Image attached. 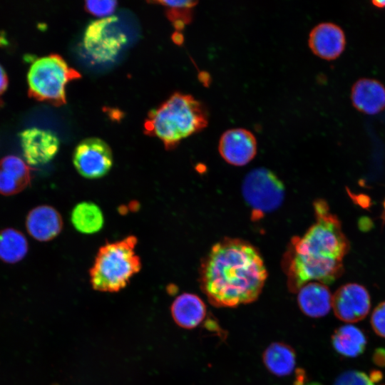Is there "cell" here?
I'll return each instance as SVG.
<instances>
[{"label": "cell", "instance_id": "1", "mask_svg": "<svg viewBox=\"0 0 385 385\" xmlns=\"http://www.w3.org/2000/svg\"><path fill=\"white\" fill-rule=\"evenodd\" d=\"M267 277L264 260L250 243L227 238L215 243L201 264L200 284L217 307H235L255 301Z\"/></svg>", "mask_w": 385, "mask_h": 385}, {"label": "cell", "instance_id": "2", "mask_svg": "<svg viewBox=\"0 0 385 385\" xmlns=\"http://www.w3.org/2000/svg\"><path fill=\"white\" fill-rule=\"evenodd\" d=\"M315 222L301 237L292 240L284 257V269L290 291H297L316 280L333 283L343 273L342 259L349 242L341 223L323 200L314 202Z\"/></svg>", "mask_w": 385, "mask_h": 385}, {"label": "cell", "instance_id": "3", "mask_svg": "<svg viewBox=\"0 0 385 385\" xmlns=\"http://www.w3.org/2000/svg\"><path fill=\"white\" fill-rule=\"evenodd\" d=\"M207 123L203 105L191 95L176 92L149 112L144 128L145 134L157 137L165 148L171 149Z\"/></svg>", "mask_w": 385, "mask_h": 385}, {"label": "cell", "instance_id": "4", "mask_svg": "<svg viewBox=\"0 0 385 385\" xmlns=\"http://www.w3.org/2000/svg\"><path fill=\"white\" fill-rule=\"evenodd\" d=\"M138 239L134 235L102 245L89 271L93 289L117 292L125 288L131 278L140 272L142 264L135 247Z\"/></svg>", "mask_w": 385, "mask_h": 385}, {"label": "cell", "instance_id": "5", "mask_svg": "<svg viewBox=\"0 0 385 385\" xmlns=\"http://www.w3.org/2000/svg\"><path fill=\"white\" fill-rule=\"evenodd\" d=\"M81 73L70 67L59 55L51 54L37 58L30 66L27 83L30 96L55 106L66 103L65 87Z\"/></svg>", "mask_w": 385, "mask_h": 385}, {"label": "cell", "instance_id": "6", "mask_svg": "<svg viewBox=\"0 0 385 385\" xmlns=\"http://www.w3.org/2000/svg\"><path fill=\"white\" fill-rule=\"evenodd\" d=\"M242 193L254 213L263 215L275 210L282 205L285 188L282 181L272 171L257 168L245 177Z\"/></svg>", "mask_w": 385, "mask_h": 385}, {"label": "cell", "instance_id": "7", "mask_svg": "<svg viewBox=\"0 0 385 385\" xmlns=\"http://www.w3.org/2000/svg\"><path fill=\"white\" fill-rule=\"evenodd\" d=\"M127 41L118 18L111 16L88 24L84 33L83 45L93 61L106 63L114 61Z\"/></svg>", "mask_w": 385, "mask_h": 385}, {"label": "cell", "instance_id": "8", "mask_svg": "<svg viewBox=\"0 0 385 385\" xmlns=\"http://www.w3.org/2000/svg\"><path fill=\"white\" fill-rule=\"evenodd\" d=\"M73 163L81 176L88 179L100 178L112 168V151L104 140L98 138H86L76 147Z\"/></svg>", "mask_w": 385, "mask_h": 385}, {"label": "cell", "instance_id": "9", "mask_svg": "<svg viewBox=\"0 0 385 385\" xmlns=\"http://www.w3.org/2000/svg\"><path fill=\"white\" fill-rule=\"evenodd\" d=\"M335 316L345 322L354 323L364 319L371 308V299L367 289L356 283L340 287L332 297Z\"/></svg>", "mask_w": 385, "mask_h": 385}, {"label": "cell", "instance_id": "10", "mask_svg": "<svg viewBox=\"0 0 385 385\" xmlns=\"http://www.w3.org/2000/svg\"><path fill=\"white\" fill-rule=\"evenodd\" d=\"M19 138L24 160L29 165L50 162L59 149L58 136L49 130L29 128L19 133Z\"/></svg>", "mask_w": 385, "mask_h": 385}, {"label": "cell", "instance_id": "11", "mask_svg": "<svg viewBox=\"0 0 385 385\" xmlns=\"http://www.w3.org/2000/svg\"><path fill=\"white\" fill-rule=\"evenodd\" d=\"M257 148V140L253 133L241 128L224 132L218 145L221 157L235 166L249 163L256 155Z\"/></svg>", "mask_w": 385, "mask_h": 385}, {"label": "cell", "instance_id": "12", "mask_svg": "<svg viewBox=\"0 0 385 385\" xmlns=\"http://www.w3.org/2000/svg\"><path fill=\"white\" fill-rule=\"evenodd\" d=\"M308 44L312 53L318 57L334 60L344 50L346 38L338 25L324 22L312 29L309 35Z\"/></svg>", "mask_w": 385, "mask_h": 385}, {"label": "cell", "instance_id": "13", "mask_svg": "<svg viewBox=\"0 0 385 385\" xmlns=\"http://www.w3.org/2000/svg\"><path fill=\"white\" fill-rule=\"evenodd\" d=\"M26 226L35 240L46 242L55 238L61 231L63 220L60 213L49 205H40L28 214Z\"/></svg>", "mask_w": 385, "mask_h": 385}, {"label": "cell", "instance_id": "14", "mask_svg": "<svg viewBox=\"0 0 385 385\" xmlns=\"http://www.w3.org/2000/svg\"><path fill=\"white\" fill-rule=\"evenodd\" d=\"M351 100L354 107L363 113H379L385 108V87L376 79H359L351 88Z\"/></svg>", "mask_w": 385, "mask_h": 385}, {"label": "cell", "instance_id": "15", "mask_svg": "<svg viewBox=\"0 0 385 385\" xmlns=\"http://www.w3.org/2000/svg\"><path fill=\"white\" fill-rule=\"evenodd\" d=\"M31 180V168L16 155L0 160V193L11 195L26 188Z\"/></svg>", "mask_w": 385, "mask_h": 385}, {"label": "cell", "instance_id": "16", "mask_svg": "<svg viewBox=\"0 0 385 385\" xmlns=\"http://www.w3.org/2000/svg\"><path fill=\"white\" fill-rule=\"evenodd\" d=\"M297 303L301 311L312 318L322 317L332 307L329 289L320 282H309L297 291Z\"/></svg>", "mask_w": 385, "mask_h": 385}, {"label": "cell", "instance_id": "17", "mask_svg": "<svg viewBox=\"0 0 385 385\" xmlns=\"http://www.w3.org/2000/svg\"><path fill=\"white\" fill-rule=\"evenodd\" d=\"M170 311L175 322L188 329L200 324L207 314L205 304L197 295L192 293H183L177 297Z\"/></svg>", "mask_w": 385, "mask_h": 385}, {"label": "cell", "instance_id": "18", "mask_svg": "<svg viewBox=\"0 0 385 385\" xmlns=\"http://www.w3.org/2000/svg\"><path fill=\"white\" fill-rule=\"evenodd\" d=\"M265 367L277 376L289 375L296 364V353L293 348L283 342L270 344L262 354Z\"/></svg>", "mask_w": 385, "mask_h": 385}, {"label": "cell", "instance_id": "19", "mask_svg": "<svg viewBox=\"0 0 385 385\" xmlns=\"http://www.w3.org/2000/svg\"><path fill=\"white\" fill-rule=\"evenodd\" d=\"M367 343L364 332L358 327L347 324L337 329L332 336L334 350L346 357H356L361 354Z\"/></svg>", "mask_w": 385, "mask_h": 385}, {"label": "cell", "instance_id": "20", "mask_svg": "<svg viewBox=\"0 0 385 385\" xmlns=\"http://www.w3.org/2000/svg\"><path fill=\"white\" fill-rule=\"evenodd\" d=\"M71 221L74 228L83 234H94L100 231L104 224V216L101 208L94 202L83 201L73 208Z\"/></svg>", "mask_w": 385, "mask_h": 385}, {"label": "cell", "instance_id": "21", "mask_svg": "<svg viewBox=\"0 0 385 385\" xmlns=\"http://www.w3.org/2000/svg\"><path fill=\"white\" fill-rule=\"evenodd\" d=\"M28 252V242L20 231L6 228L0 231V259L7 263L21 260Z\"/></svg>", "mask_w": 385, "mask_h": 385}, {"label": "cell", "instance_id": "22", "mask_svg": "<svg viewBox=\"0 0 385 385\" xmlns=\"http://www.w3.org/2000/svg\"><path fill=\"white\" fill-rule=\"evenodd\" d=\"M166 7L167 16L177 29H182L191 21L192 9L197 4L195 1H158Z\"/></svg>", "mask_w": 385, "mask_h": 385}, {"label": "cell", "instance_id": "23", "mask_svg": "<svg viewBox=\"0 0 385 385\" xmlns=\"http://www.w3.org/2000/svg\"><path fill=\"white\" fill-rule=\"evenodd\" d=\"M117 4L116 1H86L85 9L90 14L102 19L112 16Z\"/></svg>", "mask_w": 385, "mask_h": 385}, {"label": "cell", "instance_id": "24", "mask_svg": "<svg viewBox=\"0 0 385 385\" xmlns=\"http://www.w3.org/2000/svg\"><path fill=\"white\" fill-rule=\"evenodd\" d=\"M334 385H374V384L362 371H347L337 377Z\"/></svg>", "mask_w": 385, "mask_h": 385}, {"label": "cell", "instance_id": "25", "mask_svg": "<svg viewBox=\"0 0 385 385\" xmlns=\"http://www.w3.org/2000/svg\"><path fill=\"white\" fill-rule=\"evenodd\" d=\"M371 324L377 335L385 338V301L374 309L371 316Z\"/></svg>", "mask_w": 385, "mask_h": 385}, {"label": "cell", "instance_id": "26", "mask_svg": "<svg viewBox=\"0 0 385 385\" xmlns=\"http://www.w3.org/2000/svg\"><path fill=\"white\" fill-rule=\"evenodd\" d=\"M372 359L376 365L380 367H385V349L377 348L375 349Z\"/></svg>", "mask_w": 385, "mask_h": 385}, {"label": "cell", "instance_id": "27", "mask_svg": "<svg viewBox=\"0 0 385 385\" xmlns=\"http://www.w3.org/2000/svg\"><path fill=\"white\" fill-rule=\"evenodd\" d=\"M8 86V78L4 68L0 65V95H1Z\"/></svg>", "mask_w": 385, "mask_h": 385}, {"label": "cell", "instance_id": "28", "mask_svg": "<svg viewBox=\"0 0 385 385\" xmlns=\"http://www.w3.org/2000/svg\"><path fill=\"white\" fill-rule=\"evenodd\" d=\"M369 378L373 384L379 382L383 378V374L379 370H372L369 373Z\"/></svg>", "mask_w": 385, "mask_h": 385}, {"label": "cell", "instance_id": "29", "mask_svg": "<svg viewBox=\"0 0 385 385\" xmlns=\"http://www.w3.org/2000/svg\"><path fill=\"white\" fill-rule=\"evenodd\" d=\"M372 4L379 8H385V1H372Z\"/></svg>", "mask_w": 385, "mask_h": 385}, {"label": "cell", "instance_id": "30", "mask_svg": "<svg viewBox=\"0 0 385 385\" xmlns=\"http://www.w3.org/2000/svg\"><path fill=\"white\" fill-rule=\"evenodd\" d=\"M304 385H322V384L318 382H312V383L305 384Z\"/></svg>", "mask_w": 385, "mask_h": 385}, {"label": "cell", "instance_id": "31", "mask_svg": "<svg viewBox=\"0 0 385 385\" xmlns=\"http://www.w3.org/2000/svg\"><path fill=\"white\" fill-rule=\"evenodd\" d=\"M380 385H385V384H380Z\"/></svg>", "mask_w": 385, "mask_h": 385}]
</instances>
